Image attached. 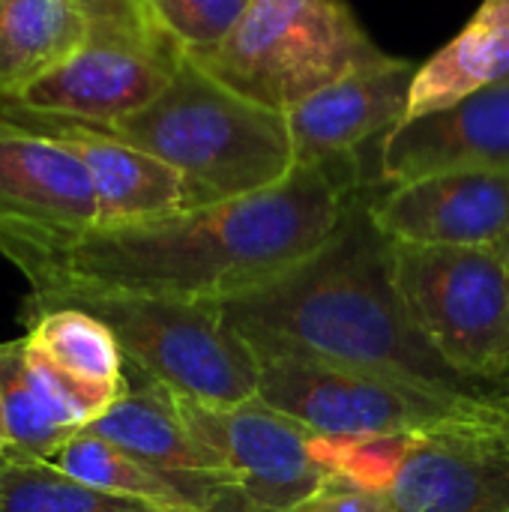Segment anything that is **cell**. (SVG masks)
I'll return each mask as SVG.
<instances>
[{
  "instance_id": "14",
  "label": "cell",
  "mask_w": 509,
  "mask_h": 512,
  "mask_svg": "<svg viewBox=\"0 0 509 512\" xmlns=\"http://www.w3.org/2000/svg\"><path fill=\"white\" fill-rule=\"evenodd\" d=\"M27 363L78 429L96 423L129 390L126 360L114 333L78 306L27 321Z\"/></svg>"
},
{
  "instance_id": "13",
  "label": "cell",
  "mask_w": 509,
  "mask_h": 512,
  "mask_svg": "<svg viewBox=\"0 0 509 512\" xmlns=\"http://www.w3.org/2000/svg\"><path fill=\"white\" fill-rule=\"evenodd\" d=\"M417 63L390 57L387 63L351 72L285 111L294 162H330L360 153L405 120Z\"/></svg>"
},
{
  "instance_id": "9",
  "label": "cell",
  "mask_w": 509,
  "mask_h": 512,
  "mask_svg": "<svg viewBox=\"0 0 509 512\" xmlns=\"http://www.w3.org/2000/svg\"><path fill=\"white\" fill-rule=\"evenodd\" d=\"M171 399L189 432L255 512L297 510L327 486L309 450L312 432L264 399L237 405H207L177 393Z\"/></svg>"
},
{
  "instance_id": "24",
  "label": "cell",
  "mask_w": 509,
  "mask_h": 512,
  "mask_svg": "<svg viewBox=\"0 0 509 512\" xmlns=\"http://www.w3.org/2000/svg\"><path fill=\"white\" fill-rule=\"evenodd\" d=\"M291 512H396V507L390 504L387 495L327 483L315 498H309L306 504H300Z\"/></svg>"
},
{
  "instance_id": "19",
  "label": "cell",
  "mask_w": 509,
  "mask_h": 512,
  "mask_svg": "<svg viewBox=\"0 0 509 512\" xmlns=\"http://www.w3.org/2000/svg\"><path fill=\"white\" fill-rule=\"evenodd\" d=\"M0 402L9 435L6 456L51 462L81 432L27 363L24 339L0 342Z\"/></svg>"
},
{
  "instance_id": "25",
  "label": "cell",
  "mask_w": 509,
  "mask_h": 512,
  "mask_svg": "<svg viewBox=\"0 0 509 512\" xmlns=\"http://www.w3.org/2000/svg\"><path fill=\"white\" fill-rule=\"evenodd\" d=\"M9 453V435H6V420H3V402H0V459Z\"/></svg>"
},
{
  "instance_id": "1",
  "label": "cell",
  "mask_w": 509,
  "mask_h": 512,
  "mask_svg": "<svg viewBox=\"0 0 509 512\" xmlns=\"http://www.w3.org/2000/svg\"><path fill=\"white\" fill-rule=\"evenodd\" d=\"M360 189L363 165L354 153L297 165L264 192L132 225L48 231L0 219V255L30 285L24 321L69 294L225 306L318 255Z\"/></svg>"
},
{
  "instance_id": "22",
  "label": "cell",
  "mask_w": 509,
  "mask_h": 512,
  "mask_svg": "<svg viewBox=\"0 0 509 512\" xmlns=\"http://www.w3.org/2000/svg\"><path fill=\"white\" fill-rule=\"evenodd\" d=\"M420 435H315L309 438L312 459L327 483L387 495L399 480L405 459Z\"/></svg>"
},
{
  "instance_id": "4",
  "label": "cell",
  "mask_w": 509,
  "mask_h": 512,
  "mask_svg": "<svg viewBox=\"0 0 509 512\" xmlns=\"http://www.w3.org/2000/svg\"><path fill=\"white\" fill-rule=\"evenodd\" d=\"M246 99L291 111L327 84L387 63L345 0H252L234 33L192 57Z\"/></svg>"
},
{
  "instance_id": "2",
  "label": "cell",
  "mask_w": 509,
  "mask_h": 512,
  "mask_svg": "<svg viewBox=\"0 0 509 512\" xmlns=\"http://www.w3.org/2000/svg\"><path fill=\"white\" fill-rule=\"evenodd\" d=\"M363 186L336 237L279 282L222 306L258 357L321 360L399 381L429 396L507 408L509 390L459 375L411 324L390 276V240L369 216Z\"/></svg>"
},
{
  "instance_id": "3",
  "label": "cell",
  "mask_w": 509,
  "mask_h": 512,
  "mask_svg": "<svg viewBox=\"0 0 509 512\" xmlns=\"http://www.w3.org/2000/svg\"><path fill=\"white\" fill-rule=\"evenodd\" d=\"M93 126L177 168L207 204L264 192L297 168L285 114L231 90L186 54L150 105Z\"/></svg>"
},
{
  "instance_id": "10",
  "label": "cell",
  "mask_w": 509,
  "mask_h": 512,
  "mask_svg": "<svg viewBox=\"0 0 509 512\" xmlns=\"http://www.w3.org/2000/svg\"><path fill=\"white\" fill-rule=\"evenodd\" d=\"M369 216L390 243L501 246L509 237V171L462 168L384 186Z\"/></svg>"
},
{
  "instance_id": "17",
  "label": "cell",
  "mask_w": 509,
  "mask_h": 512,
  "mask_svg": "<svg viewBox=\"0 0 509 512\" xmlns=\"http://www.w3.org/2000/svg\"><path fill=\"white\" fill-rule=\"evenodd\" d=\"M501 84H509V0H483L459 36L417 66L405 120Z\"/></svg>"
},
{
  "instance_id": "23",
  "label": "cell",
  "mask_w": 509,
  "mask_h": 512,
  "mask_svg": "<svg viewBox=\"0 0 509 512\" xmlns=\"http://www.w3.org/2000/svg\"><path fill=\"white\" fill-rule=\"evenodd\" d=\"M249 3L252 0H144V9L186 57H204L234 33Z\"/></svg>"
},
{
  "instance_id": "26",
  "label": "cell",
  "mask_w": 509,
  "mask_h": 512,
  "mask_svg": "<svg viewBox=\"0 0 509 512\" xmlns=\"http://www.w3.org/2000/svg\"><path fill=\"white\" fill-rule=\"evenodd\" d=\"M501 438H504V441H507V444H509V429H507V432H501Z\"/></svg>"
},
{
  "instance_id": "5",
  "label": "cell",
  "mask_w": 509,
  "mask_h": 512,
  "mask_svg": "<svg viewBox=\"0 0 509 512\" xmlns=\"http://www.w3.org/2000/svg\"><path fill=\"white\" fill-rule=\"evenodd\" d=\"M60 306H78L96 315L114 333L126 369H135V375L177 396L207 405H237L258 396L261 360L225 321L222 306L216 303L132 294H69L42 312Z\"/></svg>"
},
{
  "instance_id": "12",
  "label": "cell",
  "mask_w": 509,
  "mask_h": 512,
  "mask_svg": "<svg viewBox=\"0 0 509 512\" xmlns=\"http://www.w3.org/2000/svg\"><path fill=\"white\" fill-rule=\"evenodd\" d=\"M462 168L509 171V84L402 120L378 138V183L384 186Z\"/></svg>"
},
{
  "instance_id": "20",
  "label": "cell",
  "mask_w": 509,
  "mask_h": 512,
  "mask_svg": "<svg viewBox=\"0 0 509 512\" xmlns=\"http://www.w3.org/2000/svg\"><path fill=\"white\" fill-rule=\"evenodd\" d=\"M0 512H186L147 504L138 498L93 489L57 471L51 462L3 456Z\"/></svg>"
},
{
  "instance_id": "16",
  "label": "cell",
  "mask_w": 509,
  "mask_h": 512,
  "mask_svg": "<svg viewBox=\"0 0 509 512\" xmlns=\"http://www.w3.org/2000/svg\"><path fill=\"white\" fill-rule=\"evenodd\" d=\"M0 219L48 231L99 225L87 165L51 138L0 126Z\"/></svg>"
},
{
  "instance_id": "7",
  "label": "cell",
  "mask_w": 509,
  "mask_h": 512,
  "mask_svg": "<svg viewBox=\"0 0 509 512\" xmlns=\"http://www.w3.org/2000/svg\"><path fill=\"white\" fill-rule=\"evenodd\" d=\"M258 399L315 435H438L509 429L507 408L456 405L399 381L306 360L267 354Z\"/></svg>"
},
{
  "instance_id": "6",
  "label": "cell",
  "mask_w": 509,
  "mask_h": 512,
  "mask_svg": "<svg viewBox=\"0 0 509 512\" xmlns=\"http://www.w3.org/2000/svg\"><path fill=\"white\" fill-rule=\"evenodd\" d=\"M390 276L411 324L459 375L509 390L504 246L390 243Z\"/></svg>"
},
{
  "instance_id": "11",
  "label": "cell",
  "mask_w": 509,
  "mask_h": 512,
  "mask_svg": "<svg viewBox=\"0 0 509 512\" xmlns=\"http://www.w3.org/2000/svg\"><path fill=\"white\" fill-rule=\"evenodd\" d=\"M84 432L105 438L129 456L147 462L183 489L195 512H255L234 489L219 462L198 444L183 423L171 393L141 375Z\"/></svg>"
},
{
  "instance_id": "15",
  "label": "cell",
  "mask_w": 509,
  "mask_h": 512,
  "mask_svg": "<svg viewBox=\"0 0 509 512\" xmlns=\"http://www.w3.org/2000/svg\"><path fill=\"white\" fill-rule=\"evenodd\" d=\"M387 498L396 512H509V444L489 432L420 435Z\"/></svg>"
},
{
  "instance_id": "18",
  "label": "cell",
  "mask_w": 509,
  "mask_h": 512,
  "mask_svg": "<svg viewBox=\"0 0 509 512\" xmlns=\"http://www.w3.org/2000/svg\"><path fill=\"white\" fill-rule=\"evenodd\" d=\"M81 0H0V96H21L87 39Z\"/></svg>"
},
{
  "instance_id": "8",
  "label": "cell",
  "mask_w": 509,
  "mask_h": 512,
  "mask_svg": "<svg viewBox=\"0 0 509 512\" xmlns=\"http://www.w3.org/2000/svg\"><path fill=\"white\" fill-rule=\"evenodd\" d=\"M90 18L84 45L18 99L87 123L129 117L174 78L183 51L153 24L144 0H81Z\"/></svg>"
},
{
  "instance_id": "21",
  "label": "cell",
  "mask_w": 509,
  "mask_h": 512,
  "mask_svg": "<svg viewBox=\"0 0 509 512\" xmlns=\"http://www.w3.org/2000/svg\"><path fill=\"white\" fill-rule=\"evenodd\" d=\"M51 465L57 471H63L66 477L87 483L93 489H105L114 495L138 498V501L171 507V510L195 512L189 498L183 495V489L177 483H171L165 474H159L147 462L129 456L126 450H120V447L108 444L105 438L90 435L84 429L51 459Z\"/></svg>"
}]
</instances>
